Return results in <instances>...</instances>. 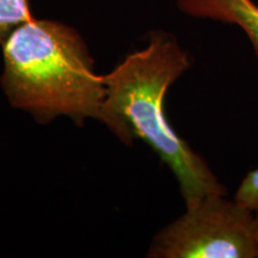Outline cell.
I'll list each match as a JSON object with an SVG mask.
<instances>
[{
    "mask_svg": "<svg viewBox=\"0 0 258 258\" xmlns=\"http://www.w3.org/2000/svg\"><path fill=\"white\" fill-rule=\"evenodd\" d=\"M150 258H257L254 212L212 194L156 234Z\"/></svg>",
    "mask_w": 258,
    "mask_h": 258,
    "instance_id": "cell-3",
    "label": "cell"
},
{
    "mask_svg": "<svg viewBox=\"0 0 258 258\" xmlns=\"http://www.w3.org/2000/svg\"><path fill=\"white\" fill-rule=\"evenodd\" d=\"M2 48L0 84L12 108L28 112L42 124L59 116L78 125L88 118L98 121L104 82L76 29L31 18L15 29Z\"/></svg>",
    "mask_w": 258,
    "mask_h": 258,
    "instance_id": "cell-2",
    "label": "cell"
},
{
    "mask_svg": "<svg viewBox=\"0 0 258 258\" xmlns=\"http://www.w3.org/2000/svg\"><path fill=\"white\" fill-rule=\"evenodd\" d=\"M32 17L29 0H0V44Z\"/></svg>",
    "mask_w": 258,
    "mask_h": 258,
    "instance_id": "cell-5",
    "label": "cell"
},
{
    "mask_svg": "<svg viewBox=\"0 0 258 258\" xmlns=\"http://www.w3.org/2000/svg\"><path fill=\"white\" fill-rule=\"evenodd\" d=\"M186 16L234 25L244 32L258 60V4L253 0H176Z\"/></svg>",
    "mask_w": 258,
    "mask_h": 258,
    "instance_id": "cell-4",
    "label": "cell"
},
{
    "mask_svg": "<svg viewBox=\"0 0 258 258\" xmlns=\"http://www.w3.org/2000/svg\"><path fill=\"white\" fill-rule=\"evenodd\" d=\"M254 240L257 245V258H258V211L254 212Z\"/></svg>",
    "mask_w": 258,
    "mask_h": 258,
    "instance_id": "cell-7",
    "label": "cell"
},
{
    "mask_svg": "<svg viewBox=\"0 0 258 258\" xmlns=\"http://www.w3.org/2000/svg\"><path fill=\"white\" fill-rule=\"evenodd\" d=\"M191 64L188 50L172 34L151 32L146 46L103 76L105 91L98 118L122 143L131 145L140 139L152 148L175 176L185 207L212 194L228 192L165 115L167 91Z\"/></svg>",
    "mask_w": 258,
    "mask_h": 258,
    "instance_id": "cell-1",
    "label": "cell"
},
{
    "mask_svg": "<svg viewBox=\"0 0 258 258\" xmlns=\"http://www.w3.org/2000/svg\"><path fill=\"white\" fill-rule=\"evenodd\" d=\"M233 199L252 212L258 211V167L244 177Z\"/></svg>",
    "mask_w": 258,
    "mask_h": 258,
    "instance_id": "cell-6",
    "label": "cell"
}]
</instances>
